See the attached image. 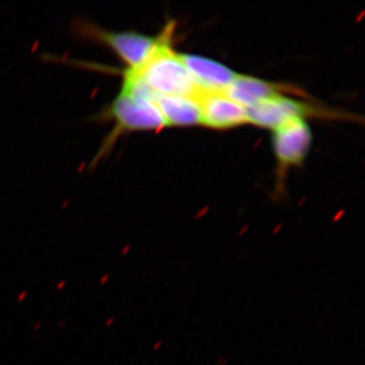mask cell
Here are the masks:
<instances>
[{
    "instance_id": "6",
    "label": "cell",
    "mask_w": 365,
    "mask_h": 365,
    "mask_svg": "<svg viewBox=\"0 0 365 365\" xmlns=\"http://www.w3.org/2000/svg\"><path fill=\"white\" fill-rule=\"evenodd\" d=\"M201 113V125L227 130L249 123L246 108L237 104L225 93L202 91L196 98Z\"/></svg>"
},
{
    "instance_id": "1",
    "label": "cell",
    "mask_w": 365,
    "mask_h": 365,
    "mask_svg": "<svg viewBox=\"0 0 365 365\" xmlns=\"http://www.w3.org/2000/svg\"><path fill=\"white\" fill-rule=\"evenodd\" d=\"M174 29V23L163 28L158 44L140 66L120 71L123 90L151 101L158 96L197 98L202 93L182 63L180 53L173 48Z\"/></svg>"
},
{
    "instance_id": "3",
    "label": "cell",
    "mask_w": 365,
    "mask_h": 365,
    "mask_svg": "<svg viewBox=\"0 0 365 365\" xmlns=\"http://www.w3.org/2000/svg\"><path fill=\"white\" fill-rule=\"evenodd\" d=\"M74 30L83 39L98 43L111 50L126 68L140 66L158 41V35L153 37L134 31L108 30L90 21L81 20L74 24Z\"/></svg>"
},
{
    "instance_id": "8",
    "label": "cell",
    "mask_w": 365,
    "mask_h": 365,
    "mask_svg": "<svg viewBox=\"0 0 365 365\" xmlns=\"http://www.w3.org/2000/svg\"><path fill=\"white\" fill-rule=\"evenodd\" d=\"M180 57L197 85L204 91L225 93L239 74L207 57L187 53H180Z\"/></svg>"
},
{
    "instance_id": "5",
    "label": "cell",
    "mask_w": 365,
    "mask_h": 365,
    "mask_svg": "<svg viewBox=\"0 0 365 365\" xmlns=\"http://www.w3.org/2000/svg\"><path fill=\"white\" fill-rule=\"evenodd\" d=\"M313 143V134L304 119L292 120L273 130L272 143L278 172L284 175L290 168L299 167Z\"/></svg>"
},
{
    "instance_id": "2",
    "label": "cell",
    "mask_w": 365,
    "mask_h": 365,
    "mask_svg": "<svg viewBox=\"0 0 365 365\" xmlns=\"http://www.w3.org/2000/svg\"><path fill=\"white\" fill-rule=\"evenodd\" d=\"M100 122L113 123L112 131L105 139L97 158L107 151L122 135L132 132L160 131L167 126L158 106L150 98L134 95L120 88L116 97L96 117Z\"/></svg>"
},
{
    "instance_id": "9",
    "label": "cell",
    "mask_w": 365,
    "mask_h": 365,
    "mask_svg": "<svg viewBox=\"0 0 365 365\" xmlns=\"http://www.w3.org/2000/svg\"><path fill=\"white\" fill-rule=\"evenodd\" d=\"M158 106L167 126L187 127L201 125V113L196 98L181 96H158Z\"/></svg>"
},
{
    "instance_id": "7",
    "label": "cell",
    "mask_w": 365,
    "mask_h": 365,
    "mask_svg": "<svg viewBox=\"0 0 365 365\" xmlns=\"http://www.w3.org/2000/svg\"><path fill=\"white\" fill-rule=\"evenodd\" d=\"M225 93L242 107L248 108L268 98L285 93L300 95L302 91L287 83H272L254 76L237 74Z\"/></svg>"
},
{
    "instance_id": "4",
    "label": "cell",
    "mask_w": 365,
    "mask_h": 365,
    "mask_svg": "<svg viewBox=\"0 0 365 365\" xmlns=\"http://www.w3.org/2000/svg\"><path fill=\"white\" fill-rule=\"evenodd\" d=\"M331 114L332 112H326L317 106L283 95L262 101L247 109L249 123L271 130H275L292 120H306L307 117Z\"/></svg>"
}]
</instances>
